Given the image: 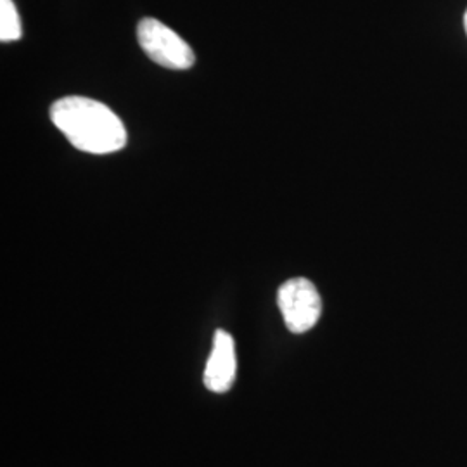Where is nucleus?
<instances>
[{"label":"nucleus","mask_w":467,"mask_h":467,"mask_svg":"<svg viewBox=\"0 0 467 467\" xmlns=\"http://www.w3.org/2000/svg\"><path fill=\"white\" fill-rule=\"evenodd\" d=\"M235 366L234 337L227 331L218 329L213 337V350L206 362L204 386L213 393L229 391L235 379Z\"/></svg>","instance_id":"4"},{"label":"nucleus","mask_w":467,"mask_h":467,"mask_svg":"<svg viewBox=\"0 0 467 467\" xmlns=\"http://www.w3.org/2000/svg\"><path fill=\"white\" fill-rule=\"evenodd\" d=\"M277 303L287 329L295 334L310 331L322 314L317 287L305 277H295L284 283L277 293Z\"/></svg>","instance_id":"3"},{"label":"nucleus","mask_w":467,"mask_h":467,"mask_svg":"<svg viewBox=\"0 0 467 467\" xmlns=\"http://www.w3.org/2000/svg\"><path fill=\"white\" fill-rule=\"evenodd\" d=\"M21 38V21L13 0H0V40L15 42Z\"/></svg>","instance_id":"5"},{"label":"nucleus","mask_w":467,"mask_h":467,"mask_svg":"<svg viewBox=\"0 0 467 467\" xmlns=\"http://www.w3.org/2000/svg\"><path fill=\"white\" fill-rule=\"evenodd\" d=\"M464 28H466V34H467V11H466V15H464Z\"/></svg>","instance_id":"6"},{"label":"nucleus","mask_w":467,"mask_h":467,"mask_svg":"<svg viewBox=\"0 0 467 467\" xmlns=\"http://www.w3.org/2000/svg\"><path fill=\"white\" fill-rule=\"evenodd\" d=\"M142 50L160 67L189 69L194 65V52L179 35L158 19L146 17L137 26Z\"/></svg>","instance_id":"2"},{"label":"nucleus","mask_w":467,"mask_h":467,"mask_svg":"<svg viewBox=\"0 0 467 467\" xmlns=\"http://www.w3.org/2000/svg\"><path fill=\"white\" fill-rule=\"evenodd\" d=\"M52 123L67 135L77 150L108 154L123 150L127 130L121 119L102 102L71 96L50 108Z\"/></svg>","instance_id":"1"}]
</instances>
